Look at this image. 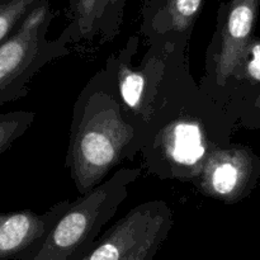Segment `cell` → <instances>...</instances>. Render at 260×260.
Wrapping results in <instances>:
<instances>
[{"instance_id": "cell-10", "label": "cell", "mask_w": 260, "mask_h": 260, "mask_svg": "<svg viewBox=\"0 0 260 260\" xmlns=\"http://www.w3.org/2000/svg\"><path fill=\"white\" fill-rule=\"evenodd\" d=\"M205 0H146L145 27L157 36L185 35L194 25Z\"/></svg>"}, {"instance_id": "cell-1", "label": "cell", "mask_w": 260, "mask_h": 260, "mask_svg": "<svg viewBox=\"0 0 260 260\" xmlns=\"http://www.w3.org/2000/svg\"><path fill=\"white\" fill-rule=\"evenodd\" d=\"M135 137V128L121 114L119 104L107 93L93 94L71 137L69 167L81 196L98 187L121 161Z\"/></svg>"}, {"instance_id": "cell-13", "label": "cell", "mask_w": 260, "mask_h": 260, "mask_svg": "<svg viewBox=\"0 0 260 260\" xmlns=\"http://www.w3.org/2000/svg\"><path fill=\"white\" fill-rule=\"evenodd\" d=\"M40 0H0V45L12 36Z\"/></svg>"}, {"instance_id": "cell-11", "label": "cell", "mask_w": 260, "mask_h": 260, "mask_svg": "<svg viewBox=\"0 0 260 260\" xmlns=\"http://www.w3.org/2000/svg\"><path fill=\"white\" fill-rule=\"evenodd\" d=\"M146 83L145 74L122 65L118 71L119 94L123 103L139 114H145L146 109Z\"/></svg>"}, {"instance_id": "cell-3", "label": "cell", "mask_w": 260, "mask_h": 260, "mask_svg": "<svg viewBox=\"0 0 260 260\" xmlns=\"http://www.w3.org/2000/svg\"><path fill=\"white\" fill-rule=\"evenodd\" d=\"M52 18L50 2L40 0L0 45V107L24 95L28 81L48 60L53 43L46 33Z\"/></svg>"}, {"instance_id": "cell-6", "label": "cell", "mask_w": 260, "mask_h": 260, "mask_svg": "<svg viewBox=\"0 0 260 260\" xmlns=\"http://www.w3.org/2000/svg\"><path fill=\"white\" fill-rule=\"evenodd\" d=\"M260 0H229L218 10V84L223 85L230 76H235L246 47L254 37Z\"/></svg>"}, {"instance_id": "cell-4", "label": "cell", "mask_w": 260, "mask_h": 260, "mask_svg": "<svg viewBox=\"0 0 260 260\" xmlns=\"http://www.w3.org/2000/svg\"><path fill=\"white\" fill-rule=\"evenodd\" d=\"M198 178L203 194L223 203H236L258 184L260 159L246 146L213 147Z\"/></svg>"}, {"instance_id": "cell-7", "label": "cell", "mask_w": 260, "mask_h": 260, "mask_svg": "<svg viewBox=\"0 0 260 260\" xmlns=\"http://www.w3.org/2000/svg\"><path fill=\"white\" fill-rule=\"evenodd\" d=\"M70 205L63 201L43 215L30 210L0 212V260L25 258L42 243Z\"/></svg>"}, {"instance_id": "cell-15", "label": "cell", "mask_w": 260, "mask_h": 260, "mask_svg": "<svg viewBox=\"0 0 260 260\" xmlns=\"http://www.w3.org/2000/svg\"><path fill=\"white\" fill-rule=\"evenodd\" d=\"M170 229H172V226L162 229V230L157 231L156 234L150 236V238L147 239L144 244H141V245H140L139 248H137L136 250H135L126 260H152L154 259L155 254L159 251V249L161 248L162 243H164L165 239H167Z\"/></svg>"}, {"instance_id": "cell-16", "label": "cell", "mask_w": 260, "mask_h": 260, "mask_svg": "<svg viewBox=\"0 0 260 260\" xmlns=\"http://www.w3.org/2000/svg\"><path fill=\"white\" fill-rule=\"evenodd\" d=\"M251 111L259 117V123H260V90L254 95L253 101H251Z\"/></svg>"}, {"instance_id": "cell-2", "label": "cell", "mask_w": 260, "mask_h": 260, "mask_svg": "<svg viewBox=\"0 0 260 260\" xmlns=\"http://www.w3.org/2000/svg\"><path fill=\"white\" fill-rule=\"evenodd\" d=\"M140 169H121L88 194L71 202L42 243L22 260H80L128 196Z\"/></svg>"}, {"instance_id": "cell-14", "label": "cell", "mask_w": 260, "mask_h": 260, "mask_svg": "<svg viewBox=\"0 0 260 260\" xmlns=\"http://www.w3.org/2000/svg\"><path fill=\"white\" fill-rule=\"evenodd\" d=\"M235 76L243 78L250 85L260 86V38L256 36L249 42Z\"/></svg>"}, {"instance_id": "cell-8", "label": "cell", "mask_w": 260, "mask_h": 260, "mask_svg": "<svg viewBox=\"0 0 260 260\" xmlns=\"http://www.w3.org/2000/svg\"><path fill=\"white\" fill-rule=\"evenodd\" d=\"M161 149L173 167L198 177L210 154L206 132L201 122L180 118L161 132Z\"/></svg>"}, {"instance_id": "cell-9", "label": "cell", "mask_w": 260, "mask_h": 260, "mask_svg": "<svg viewBox=\"0 0 260 260\" xmlns=\"http://www.w3.org/2000/svg\"><path fill=\"white\" fill-rule=\"evenodd\" d=\"M126 0H69L71 22L63 38H93L98 33H114L122 22Z\"/></svg>"}, {"instance_id": "cell-5", "label": "cell", "mask_w": 260, "mask_h": 260, "mask_svg": "<svg viewBox=\"0 0 260 260\" xmlns=\"http://www.w3.org/2000/svg\"><path fill=\"white\" fill-rule=\"evenodd\" d=\"M173 226L172 211L154 201L128 211L80 260H126L150 236Z\"/></svg>"}, {"instance_id": "cell-12", "label": "cell", "mask_w": 260, "mask_h": 260, "mask_svg": "<svg viewBox=\"0 0 260 260\" xmlns=\"http://www.w3.org/2000/svg\"><path fill=\"white\" fill-rule=\"evenodd\" d=\"M29 111H14L0 114V156L19 139L35 121Z\"/></svg>"}]
</instances>
